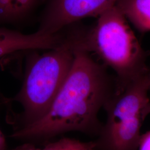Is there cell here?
<instances>
[{
	"instance_id": "cell-1",
	"label": "cell",
	"mask_w": 150,
	"mask_h": 150,
	"mask_svg": "<svg viewBox=\"0 0 150 150\" xmlns=\"http://www.w3.org/2000/svg\"><path fill=\"white\" fill-rule=\"evenodd\" d=\"M115 90V78L90 52L76 50L64 83L50 108L38 121L16 130L18 139H47L72 131L99 134L98 114Z\"/></svg>"
},
{
	"instance_id": "cell-5",
	"label": "cell",
	"mask_w": 150,
	"mask_h": 150,
	"mask_svg": "<svg viewBox=\"0 0 150 150\" xmlns=\"http://www.w3.org/2000/svg\"><path fill=\"white\" fill-rule=\"evenodd\" d=\"M117 0H43L38 31L53 34L91 17H98Z\"/></svg>"
},
{
	"instance_id": "cell-2",
	"label": "cell",
	"mask_w": 150,
	"mask_h": 150,
	"mask_svg": "<svg viewBox=\"0 0 150 150\" xmlns=\"http://www.w3.org/2000/svg\"><path fill=\"white\" fill-rule=\"evenodd\" d=\"M75 43L77 49L96 54L114 71L116 92L148 74V54L116 5L98 16L93 26L80 25Z\"/></svg>"
},
{
	"instance_id": "cell-6",
	"label": "cell",
	"mask_w": 150,
	"mask_h": 150,
	"mask_svg": "<svg viewBox=\"0 0 150 150\" xmlns=\"http://www.w3.org/2000/svg\"><path fill=\"white\" fill-rule=\"evenodd\" d=\"M65 40L64 31L47 34L36 31L31 34L0 27V59L20 51L47 50L56 48Z\"/></svg>"
},
{
	"instance_id": "cell-8",
	"label": "cell",
	"mask_w": 150,
	"mask_h": 150,
	"mask_svg": "<svg viewBox=\"0 0 150 150\" xmlns=\"http://www.w3.org/2000/svg\"><path fill=\"white\" fill-rule=\"evenodd\" d=\"M116 6L139 32L150 31V0H117Z\"/></svg>"
},
{
	"instance_id": "cell-7",
	"label": "cell",
	"mask_w": 150,
	"mask_h": 150,
	"mask_svg": "<svg viewBox=\"0 0 150 150\" xmlns=\"http://www.w3.org/2000/svg\"><path fill=\"white\" fill-rule=\"evenodd\" d=\"M43 0H0V27L28 20Z\"/></svg>"
},
{
	"instance_id": "cell-10",
	"label": "cell",
	"mask_w": 150,
	"mask_h": 150,
	"mask_svg": "<svg viewBox=\"0 0 150 150\" xmlns=\"http://www.w3.org/2000/svg\"><path fill=\"white\" fill-rule=\"evenodd\" d=\"M138 149L139 150H150V131L141 135Z\"/></svg>"
},
{
	"instance_id": "cell-12",
	"label": "cell",
	"mask_w": 150,
	"mask_h": 150,
	"mask_svg": "<svg viewBox=\"0 0 150 150\" xmlns=\"http://www.w3.org/2000/svg\"><path fill=\"white\" fill-rule=\"evenodd\" d=\"M6 146L5 137L0 129V150H5Z\"/></svg>"
},
{
	"instance_id": "cell-4",
	"label": "cell",
	"mask_w": 150,
	"mask_h": 150,
	"mask_svg": "<svg viewBox=\"0 0 150 150\" xmlns=\"http://www.w3.org/2000/svg\"><path fill=\"white\" fill-rule=\"evenodd\" d=\"M149 90L145 77L114 92L103 108L107 120L96 142L98 150H136L141 129L150 114Z\"/></svg>"
},
{
	"instance_id": "cell-9",
	"label": "cell",
	"mask_w": 150,
	"mask_h": 150,
	"mask_svg": "<svg viewBox=\"0 0 150 150\" xmlns=\"http://www.w3.org/2000/svg\"><path fill=\"white\" fill-rule=\"evenodd\" d=\"M41 150H98L96 142H83L80 141L63 138L50 143Z\"/></svg>"
},
{
	"instance_id": "cell-11",
	"label": "cell",
	"mask_w": 150,
	"mask_h": 150,
	"mask_svg": "<svg viewBox=\"0 0 150 150\" xmlns=\"http://www.w3.org/2000/svg\"><path fill=\"white\" fill-rule=\"evenodd\" d=\"M12 150H41V149L36 147L35 145L27 143V144L19 146L15 149Z\"/></svg>"
},
{
	"instance_id": "cell-13",
	"label": "cell",
	"mask_w": 150,
	"mask_h": 150,
	"mask_svg": "<svg viewBox=\"0 0 150 150\" xmlns=\"http://www.w3.org/2000/svg\"><path fill=\"white\" fill-rule=\"evenodd\" d=\"M145 80H146V83L148 86L149 89V90H150V65L149 66V70L148 74L145 77Z\"/></svg>"
},
{
	"instance_id": "cell-3",
	"label": "cell",
	"mask_w": 150,
	"mask_h": 150,
	"mask_svg": "<svg viewBox=\"0 0 150 150\" xmlns=\"http://www.w3.org/2000/svg\"><path fill=\"white\" fill-rule=\"evenodd\" d=\"M37 51L27 61L20 91L6 102H18L22 111L15 131L34 123L48 112L64 83L75 59L76 48L70 38L42 54Z\"/></svg>"
}]
</instances>
